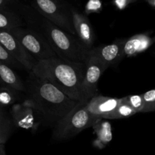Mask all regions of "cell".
<instances>
[{
	"mask_svg": "<svg viewBox=\"0 0 155 155\" xmlns=\"http://www.w3.org/2000/svg\"><path fill=\"white\" fill-rule=\"evenodd\" d=\"M24 21L21 15L17 12L0 9V30L10 32L17 27H24Z\"/></svg>",
	"mask_w": 155,
	"mask_h": 155,
	"instance_id": "cell-16",
	"label": "cell"
},
{
	"mask_svg": "<svg viewBox=\"0 0 155 155\" xmlns=\"http://www.w3.org/2000/svg\"><path fill=\"white\" fill-rule=\"evenodd\" d=\"M0 85L8 86L18 92H24L25 85L12 68L0 61Z\"/></svg>",
	"mask_w": 155,
	"mask_h": 155,
	"instance_id": "cell-14",
	"label": "cell"
},
{
	"mask_svg": "<svg viewBox=\"0 0 155 155\" xmlns=\"http://www.w3.org/2000/svg\"><path fill=\"white\" fill-rule=\"evenodd\" d=\"M147 2H148V4L151 5L153 7H155V0H147Z\"/></svg>",
	"mask_w": 155,
	"mask_h": 155,
	"instance_id": "cell-28",
	"label": "cell"
},
{
	"mask_svg": "<svg viewBox=\"0 0 155 155\" xmlns=\"http://www.w3.org/2000/svg\"><path fill=\"white\" fill-rule=\"evenodd\" d=\"M14 125L11 117L6 114H0V144L5 145L12 136Z\"/></svg>",
	"mask_w": 155,
	"mask_h": 155,
	"instance_id": "cell-18",
	"label": "cell"
},
{
	"mask_svg": "<svg viewBox=\"0 0 155 155\" xmlns=\"http://www.w3.org/2000/svg\"><path fill=\"white\" fill-rule=\"evenodd\" d=\"M30 6L59 28L76 36L71 5L61 4L52 0H30Z\"/></svg>",
	"mask_w": 155,
	"mask_h": 155,
	"instance_id": "cell-5",
	"label": "cell"
},
{
	"mask_svg": "<svg viewBox=\"0 0 155 155\" xmlns=\"http://www.w3.org/2000/svg\"><path fill=\"white\" fill-rule=\"evenodd\" d=\"M36 61L58 58L40 32L31 27H17L10 31Z\"/></svg>",
	"mask_w": 155,
	"mask_h": 155,
	"instance_id": "cell-6",
	"label": "cell"
},
{
	"mask_svg": "<svg viewBox=\"0 0 155 155\" xmlns=\"http://www.w3.org/2000/svg\"><path fill=\"white\" fill-rule=\"evenodd\" d=\"M138 0H114L113 5L119 10H124L130 4L136 2Z\"/></svg>",
	"mask_w": 155,
	"mask_h": 155,
	"instance_id": "cell-25",
	"label": "cell"
},
{
	"mask_svg": "<svg viewBox=\"0 0 155 155\" xmlns=\"http://www.w3.org/2000/svg\"><path fill=\"white\" fill-rule=\"evenodd\" d=\"M124 101L128 104L136 113H142L145 107V101L142 95H130L123 98Z\"/></svg>",
	"mask_w": 155,
	"mask_h": 155,
	"instance_id": "cell-20",
	"label": "cell"
},
{
	"mask_svg": "<svg viewBox=\"0 0 155 155\" xmlns=\"http://www.w3.org/2000/svg\"><path fill=\"white\" fill-rule=\"evenodd\" d=\"M84 63L83 92L86 98L89 101L92 97L96 95L98 80L108 68L99 58L90 54H89Z\"/></svg>",
	"mask_w": 155,
	"mask_h": 155,
	"instance_id": "cell-8",
	"label": "cell"
},
{
	"mask_svg": "<svg viewBox=\"0 0 155 155\" xmlns=\"http://www.w3.org/2000/svg\"><path fill=\"white\" fill-rule=\"evenodd\" d=\"M5 107H2V106L0 104V114H6V111H5Z\"/></svg>",
	"mask_w": 155,
	"mask_h": 155,
	"instance_id": "cell-27",
	"label": "cell"
},
{
	"mask_svg": "<svg viewBox=\"0 0 155 155\" xmlns=\"http://www.w3.org/2000/svg\"><path fill=\"white\" fill-rule=\"evenodd\" d=\"M11 118L15 127L33 131H36L43 124L39 112L27 100L12 106Z\"/></svg>",
	"mask_w": 155,
	"mask_h": 155,
	"instance_id": "cell-7",
	"label": "cell"
},
{
	"mask_svg": "<svg viewBox=\"0 0 155 155\" xmlns=\"http://www.w3.org/2000/svg\"><path fill=\"white\" fill-rule=\"evenodd\" d=\"M19 92L8 86H2L0 87V104L5 107L16 104L20 98Z\"/></svg>",
	"mask_w": 155,
	"mask_h": 155,
	"instance_id": "cell-17",
	"label": "cell"
},
{
	"mask_svg": "<svg viewBox=\"0 0 155 155\" xmlns=\"http://www.w3.org/2000/svg\"><path fill=\"white\" fill-rule=\"evenodd\" d=\"M52 1L56 2L61 3V4H66L67 2H65L64 0H52Z\"/></svg>",
	"mask_w": 155,
	"mask_h": 155,
	"instance_id": "cell-29",
	"label": "cell"
},
{
	"mask_svg": "<svg viewBox=\"0 0 155 155\" xmlns=\"http://www.w3.org/2000/svg\"><path fill=\"white\" fill-rule=\"evenodd\" d=\"M0 61L4 62V63H5L6 64L10 66L12 68H18V69L24 68L22 65H21L15 58L12 57V56L6 51L5 48L1 44H0Z\"/></svg>",
	"mask_w": 155,
	"mask_h": 155,
	"instance_id": "cell-21",
	"label": "cell"
},
{
	"mask_svg": "<svg viewBox=\"0 0 155 155\" xmlns=\"http://www.w3.org/2000/svg\"><path fill=\"white\" fill-rule=\"evenodd\" d=\"M136 114L137 113L128 104H127L122 98V101H121L120 104L118 105L117 108L116 109L114 113L112 114L110 120H117L130 117L133 116Z\"/></svg>",
	"mask_w": 155,
	"mask_h": 155,
	"instance_id": "cell-19",
	"label": "cell"
},
{
	"mask_svg": "<svg viewBox=\"0 0 155 155\" xmlns=\"http://www.w3.org/2000/svg\"><path fill=\"white\" fill-rule=\"evenodd\" d=\"M145 101V107L142 113L155 111V89L142 94Z\"/></svg>",
	"mask_w": 155,
	"mask_h": 155,
	"instance_id": "cell-22",
	"label": "cell"
},
{
	"mask_svg": "<svg viewBox=\"0 0 155 155\" xmlns=\"http://www.w3.org/2000/svg\"><path fill=\"white\" fill-rule=\"evenodd\" d=\"M127 39H117L109 45L91 48L89 54L99 58L107 68L117 64L125 57L124 45Z\"/></svg>",
	"mask_w": 155,
	"mask_h": 155,
	"instance_id": "cell-10",
	"label": "cell"
},
{
	"mask_svg": "<svg viewBox=\"0 0 155 155\" xmlns=\"http://www.w3.org/2000/svg\"><path fill=\"white\" fill-rule=\"evenodd\" d=\"M26 99L39 112L43 124L54 127L80 102L58 89L48 80L29 72L24 82Z\"/></svg>",
	"mask_w": 155,
	"mask_h": 155,
	"instance_id": "cell-1",
	"label": "cell"
},
{
	"mask_svg": "<svg viewBox=\"0 0 155 155\" xmlns=\"http://www.w3.org/2000/svg\"><path fill=\"white\" fill-rule=\"evenodd\" d=\"M22 2L19 0H0V9L11 10L19 14Z\"/></svg>",
	"mask_w": 155,
	"mask_h": 155,
	"instance_id": "cell-24",
	"label": "cell"
},
{
	"mask_svg": "<svg viewBox=\"0 0 155 155\" xmlns=\"http://www.w3.org/2000/svg\"><path fill=\"white\" fill-rule=\"evenodd\" d=\"M0 155H6L5 145L3 144H0Z\"/></svg>",
	"mask_w": 155,
	"mask_h": 155,
	"instance_id": "cell-26",
	"label": "cell"
},
{
	"mask_svg": "<svg viewBox=\"0 0 155 155\" xmlns=\"http://www.w3.org/2000/svg\"><path fill=\"white\" fill-rule=\"evenodd\" d=\"M86 102H80L68 114L53 127L52 139L57 141L68 140L86 129L93 127L99 120L86 108Z\"/></svg>",
	"mask_w": 155,
	"mask_h": 155,
	"instance_id": "cell-4",
	"label": "cell"
},
{
	"mask_svg": "<svg viewBox=\"0 0 155 155\" xmlns=\"http://www.w3.org/2000/svg\"><path fill=\"white\" fill-rule=\"evenodd\" d=\"M121 101L122 98H116L96 95L89 100L86 106L87 110L96 117L110 120L112 114L114 113Z\"/></svg>",
	"mask_w": 155,
	"mask_h": 155,
	"instance_id": "cell-11",
	"label": "cell"
},
{
	"mask_svg": "<svg viewBox=\"0 0 155 155\" xmlns=\"http://www.w3.org/2000/svg\"><path fill=\"white\" fill-rule=\"evenodd\" d=\"M103 9L101 0H88L85 6V14L89 15L93 13H100Z\"/></svg>",
	"mask_w": 155,
	"mask_h": 155,
	"instance_id": "cell-23",
	"label": "cell"
},
{
	"mask_svg": "<svg viewBox=\"0 0 155 155\" xmlns=\"http://www.w3.org/2000/svg\"><path fill=\"white\" fill-rule=\"evenodd\" d=\"M21 17L29 27L40 32L58 57L72 61H86L90 49L77 36L59 28L39 15L31 6L27 5Z\"/></svg>",
	"mask_w": 155,
	"mask_h": 155,
	"instance_id": "cell-3",
	"label": "cell"
},
{
	"mask_svg": "<svg viewBox=\"0 0 155 155\" xmlns=\"http://www.w3.org/2000/svg\"><path fill=\"white\" fill-rule=\"evenodd\" d=\"M153 40H154V42H155V36H154V38H153Z\"/></svg>",
	"mask_w": 155,
	"mask_h": 155,
	"instance_id": "cell-30",
	"label": "cell"
},
{
	"mask_svg": "<svg viewBox=\"0 0 155 155\" xmlns=\"http://www.w3.org/2000/svg\"><path fill=\"white\" fill-rule=\"evenodd\" d=\"M0 44L15 58L24 69L30 72L37 61L24 48L18 39L9 31L0 30Z\"/></svg>",
	"mask_w": 155,
	"mask_h": 155,
	"instance_id": "cell-9",
	"label": "cell"
},
{
	"mask_svg": "<svg viewBox=\"0 0 155 155\" xmlns=\"http://www.w3.org/2000/svg\"><path fill=\"white\" fill-rule=\"evenodd\" d=\"M71 11L76 36L88 48L91 49L93 48L92 45L95 40V34L89 18L72 5H71Z\"/></svg>",
	"mask_w": 155,
	"mask_h": 155,
	"instance_id": "cell-12",
	"label": "cell"
},
{
	"mask_svg": "<svg viewBox=\"0 0 155 155\" xmlns=\"http://www.w3.org/2000/svg\"><path fill=\"white\" fill-rule=\"evenodd\" d=\"M153 38L146 33L136 34L127 39L124 45V54L127 57H133L144 52L154 43Z\"/></svg>",
	"mask_w": 155,
	"mask_h": 155,
	"instance_id": "cell-13",
	"label": "cell"
},
{
	"mask_svg": "<svg viewBox=\"0 0 155 155\" xmlns=\"http://www.w3.org/2000/svg\"><path fill=\"white\" fill-rule=\"evenodd\" d=\"M94 132L96 136L95 141L93 142L94 146L99 149H102L113 139L111 125L107 120L104 119L98 120L93 125Z\"/></svg>",
	"mask_w": 155,
	"mask_h": 155,
	"instance_id": "cell-15",
	"label": "cell"
},
{
	"mask_svg": "<svg viewBox=\"0 0 155 155\" xmlns=\"http://www.w3.org/2000/svg\"><path fill=\"white\" fill-rule=\"evenodd\" d=\"M31 71L35 75L49 81L74 101H89L83 92V62L53 58L37 61Z\"/></svg>",
	"mask_w": 155,
	"mask_h": 155,
	"instance_id": "cell-2",
	"label": "cell"
}]
</instances>
